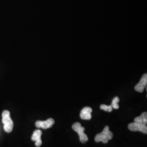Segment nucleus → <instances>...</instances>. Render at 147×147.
<instances>
[{"label": "nucleus", "instance_id": "10", "mask_svg": "<svg viewBox=\"0 0 147 147\" xmlns=\"http://www.w3.org/2000/svg\"><path fill=\"white\" fill-rule=\"evenodd\" d=\"M119 102V99L118 97H115L112 102L111 106L113 109H118L119 108V106L118 104V103Z\"/></svg>", "mask_w": 147, "mask_h": 147}, {"label": "nucleus", "instance_id": "11", "mask_svg": "<svg viewBox=\"0 0 147 147\" xmlns=\"http://www.w3.org/2000/svg\"><path fill=\"white\" fill-rule=\"evenodd\" d=\"M100 108L101 110L105 111L106 112H112L113 110V108L111 105L107 106V105L103 104V105H100Z\"/></svg>", "mask_w": 147, "mask_h": 147}, {"label": "nucleus", "instance_id": "4", "mask_svg": "<svg viewBox=\"0 0 147 147\" xmlns=\"http://www.w3.org/2000/svg\"><path fill=\"white\" fill-rule=\"evenodd\" d=\"M128 128L132 131H140L143 134H147V126L146 125L134 122L129 124Z\"/></svg>", "mask_w": 147, "mask_h": 147}, {"label": "nucleus", "instance_id": "5", "mask_svg": "<svg viewBox=\"0 0 147 147\" xmlns=\"http://www.w3.org/2000/svg\"><path fill=\"white\" fill-rule=\"evenodd\" d=\"M55 124V121L53 118H49L45 121H38L36 122V126L38 128L47 129L50 128Z\"/></svg>", "mask_w": 147, "mask_h": 147}, {"label": "nucleus", "instance_id": "3", "mask_svg": "<svg viewBox=\"0 0 147 147\" xmlns=\"http://www.w3.org/2000/svg\"><path fill=\"white\" fill-rule=\"evenodd\" d=\"M72 128L78 134L80 137V141L81 143H84L88 140V137L84 132L85 129L84 127L81 126V123L79 122L74 123L72 126Z\"/></svg>", "mask_w": 147, "mask_h": 147}, {"label": "nucleus", "instance_id": "6", "mask_svg": "<svg viewBox=\"0 0 147 147\" xmlns=\"http://www.w3.org/2000/svg\"><path fill=\"white\" fill-rule=\"evenodd\" d=\"M147 84V74H145L143 75L141 79L140 80L138 84L135 86V89L137 92L142 93L143 92L144 88L146 87Z\"/></svg>", "mask_w": 147, "mask_h": 147}, {"label": "nucleus", "instance_id": "7", "mask_svg": "<svg viewBox=\"0 0 147 147\" xmlns=\"http://www.w3.org/2000/svg\"><path fill=\"white\" fill-rule=\"evenodd\" d=\"M42 135V131L40 130H36L33 132L31 139L33 141L36 142L35 145L36 147H40L42 144V141L41 139Z\"/></svg>", "mask_w": 147, "mask_h": 147}, {"label": "nucleus", "instance_id": "1", "mask_svg": "<svg viewBox=\"0 0 147 147\" xmlns=\"http://www.w3.org/2000/svg\"><path fill=\"white\" fill-rule=\"evenodd\" d=\"M113 134L111 131L108 126H106L102 132L98 134L95 137V142H102L103 143H107L109 140H112Z\"/></svg>", "mask_w": 147, "mask_h": 147}, {"label": "nucleus", "instance_id": "2", "mask_svg": "<svg viewBox=\"0 0 147 147\" xmlns=\"http://www.w3.org/2000/svg\"><path fill=\"white\" fill-rule=\"evenodd\" d=\"M2 123L4 124V130L7 132H11L13 129L14 123L11 119L9 111L5 110L2 113Z\"/></svg>", "mask_w": 147, "mask_h": 147}, {"label": "nucleus", "instance_id": "9", "mask_svg": "<svg viewBox=\"0 0 147 147\" xmlns=\"http://www.w3.org/2000/svg\"><path fill=\"white\" fill-rule=\"evenodd\" d=\"M135 122L140 123L144 125H147V113L146 112H143L141 116L137 117L134 119Z\"/></svg>", "mask_w": 147, "mask_h": 147}, {"label": "nucleus", "instance_id": "8", "mask_svg": "<svg viewBox=\"0 0 147 147\" xmlns=\"http://www.w3.org/2000/svg\"><path fill=\"white\" fill-rule=\"evenodd\" d=\"M92 109L90 107H85L80 113V117L84 120H90L92 118Z\"/></svg>", "mask_w": 147, "mask_h": 147}]
</instances>
